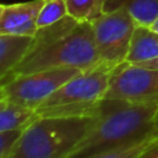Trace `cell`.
Here are the masks:
<instances>
[{
  "label": "cell",
  "instance_id": "1",
  "mask_svg": "<svg viewBox=\"0 0 158 158\" xmlns=\"http://www.w3.org/2000/svg\"><path fill=\"white\" fill-rule=\"evenodd\" d=\"M100 63L92 22L67 15L61 21L38 29L25 58L10 77L57 67L87 69Z\"/></svg>",
  "mask_w": 158,
  "mask_h": 158
},
{
  "label": "cell",
  "instance_id": "2",
  "mask_svg": "<svg viewBox=\"0 0 158 158\" xmlns=\"http://www.w3.org/2000/svg\"><path fill=\"white\" fill-rule=\"evenodd\" d=\"M157 111L158 101L103 98L96 123L69 158H85L146 139L158 129Z\"/></svg>",
  "mask_w": 158,
  "mask_h": 158
},
{
  "label": "cell",
  "instance_id": "3",
  "mask_svg": "<svg viewBox=\"0 0 158 158\" xmlns=\"http://www.w3.org/2000/svg\"><path fill=\"white\" fill-rule=\"evenodd\" d=\"M98 117H38L22 129L7 158H69Z\"/></svg>",
  "mask_w": 158,
  "mask_h": 158
},
{
  "label": "cell",
  "instance_id": "4",
  "mask_svg": "<svg viewBox=\"0 0 158 158\" xmlns=\"http://www.w3.org/2000/svg\"><path fill=\"white\" fill-rule=\"evenodd\" d=\"M114 69V65L103 61L83 69L56 90L39 108H52L53 114L60 117H98Z\"/></svg>",
  "mask_w": 158,
  "mask_h": 158
},
{
  "label": "cell",
  "instance_id": "5",
  "mask_svg": "<svg viewBox=\"0 0 158 158\" xmlns=\"http://www.w3.org/2000/svg\"><path fill=\"white\" fill-rule=\"evenodd\" d=\"M81 71L74 67H57L7 77L3 82V92L8 103L36 110Z\"/></svg>",
  "mask_w": 158,
  "mask_h": 158
},
{
  "label": "cell",
  "instance_id": "6",
  "mask_svg": "<svg viewBox=\"0 0 158 158\" xmlns=\"http://www.w3.org/2000/svg\"><path fill=\"white\" fill-rule=\"evenodd\" d=\"M98 58L114 67L125 63L137 24L123 8L106 11L92 21Z\"/></svg>",
  "mask_w": 158,
  "mask_h": 158
},
{
  "label": "cell",
  "instance_id": "7",
  "mask_svg": "<svg viewBox=\"0 0 158 158\" xmlns=\"http://www.w3.org/2000/svg\"><path fill=\"white\" fill-rule=\"evenodd\" d=\"M104 98L158 101V69L122 63L115 67Z\"/></svg>",
  "mask_w": 158,
  "mask_h": 158
},
{
  "label": "cell",
  "instance_id": "8",
  "mask_svg": "<svg viewBox=\"0 0 158 158\" xmlns=\"http://www.w3.org/2000/svg\"><path fill=\"white\" fill-rule=\"evenodd\" d=\"M43 0L6 6L0 17V35L33 36L38 32V15Z\"/></svg>",
  "mask_w": 158,
  "mask_h": 158
},
{
  "label": "cell",
  "instance_id": "9",
  "mask_svg": "<svg viewBox=\"0 0 158 158\" xmlns=\"http://www.w3.org/2000/svg\"><path fill=\"white\" fill-rule=\"evenodd\" d=\"M33 38L31 36L0 35V81L10 77L17 65L25 58Z\"/></svg>",
  "mask_w": 158,
  "mask_h": 158
},
{
  "label": "cell",
  "instance_id": "10",
  "mask_svg": "<svg viewBox=\"0 0 158 158\" xmlns=\"http://www.w3.org/2000/svg\"><path fill=\"white\" fill-rule=\"evenodd\" d=\"M158 58V32L150 27L137 25L132 36L126 63L140 64Z\"/></svg>",
  "mask_w": 158,
  "mask_h": 158
},
{
  "label": "cell",
  "instance_id": "11",
  "mask_svg": "<svg viewBox=\"0 0 158 158\" xmlns=\"http://www.w3.org/2000/svg\"><path fill=\"white\" fill-rule=\"evenodd\" d=\"M123 8L135 19L137 25L150 27L158 18V0H107L106 11Z\"/></svg>",
  "mask_w": 158,
  "mask_h": 158
},
{
  "label": "cell",
  "instance_id": "12",
  "mask_svg": "<svg viewBox=\"0 0 158 158\" xmlns=\"http://www.w3.org/2000/svg\"><path fill=\"white\" fill-rule=\"evenodd\" d=\"M38 118L35 108L6 103L0 107V133L22 131Z\"/></svg>",
  "mask_w": 158,
  "mask_h": 158
},
{
  "label": "cell",
  "instance_id": "13",
  "mask_svg": "<svg viewBox=\"0 0 158 158\" xmlns=\"http://www.w3.org/2000/svg\"><path fill=\"white\" fill-rule=\"evenodd\" d=\"M157 137H158V129L154 133H151L150 136H147L146 139L139 140L136 143L121 146V147L111 148V150L107 151H101V153L93 154V156L85 158H143L144 154L151 148V146L157 142Z\"/></svg>",
  "mask_w": 158,
  "mask_h": 158
},
{
  "label": "cell",
  "instance_id": "14",
  "mask_svg": "<svg viewBox=\"0 0 158 158\" xmlns=\"http://www.w3.org/2000/svg\"><path fill=\"white\" fill-rule=\"evenodd\" d=\"M107 0H65L68 14L78 21L92 22L104 13Z\"/></svg>",
  "mask_w": 158,
  "mask_h": 158
},
{
  "label": "cell",
  "instance_id": "15",
  "mask_svg": "<svg viewBox=\"0 0 158 158\" xmlns=\"http://www.w3.org/2000/svg\"><path fill=\"white\" fill-rule=\"evenodd\" d=\"M67 15L69 14L65 0H43V6L38 15V29L50 27Z\"/></svg>",
  "mask_w": 158,
  "mask_h": 158
},
{
  "label": "cell",
  "instance_id": "16",
  "mask_svg": "<svg viewBox=\"0 0 158 158\" xmlns=\"http://www.w3.org/2000/svg\"><path fill=\"white\" fill-rule=\"evenodd\" d=\"M22 131H13V132H6V133H0V158H7L10 154L11 148H13L14 143L19 137Z\"/></svg>",
  "mask_w": 158,
  "mask_h": 158
},
{
  "label": "cell",
  "instance_id": "17",
  "mask_svg": "<svg viewBox=\"0 0 158 158\" xmlns=\"http://www.w3.org/2000/svg\"><path fill=\"white\" fill-rule=\"evenodd\" d=\"M143 158H158V137H157V142L151 146V148L144 154Z\"/></svg>",
  "mask_w": 158,
  "mask_h": 158
},
{
  "label": "cell",
  "instance_id": "18",
  "mask_svg": "<svg viewBox=\"0 0 158 158\" xmlns=\"http://www.w3.org/2000/svg\"><path fill=\"white\" fill-rule=\"evenodd\" d=\"M137 65H143V67H148V68H156L158 69V58L156 60H151V61H146V63H140Z\"/></svg>",
  "mask_w": 158,
  "mask_h": 158
},
{
  "label": "cell",
  "instance_id": "19",
  "mask_svg": "<svg viewBox=\"0 0 158 158\" xmlns=\"http://www.w3.org/2000/svg\"><path fill=\"white\" fill-rule=\"evenodd\" d=\"M3 82H4V79H3V81H0V107L4 106V104L7 103L6 96H4V92H3Z\"/></svg>",
  "mask_w": 158,
  "mask_h": 158
},
{
  "label": "cell",
  "instance_id": "20",
  "mask_svg": "<svg viewBox=\"0 0 158 158\" xmlns=\"http://www.w3.org/2000/svg\"><path fill=\"white\" fill-rule=\"evenodd\" d=\"M150 28H151V29H153V31H156V32H158V18H157L156 21L153 22V24L150 25Z\"/></svg>",
  "mask_w": 158,
  "mask_h": 158
},
{
  "label": "cell",
  "instance_id": "21",
  "mask_svg": "<svg viewBox=\"0 0 158 158\" xmlns=\"http://www.w3.org/2000/svg\"><path fill=\"white\" fill-rule=\"evenodd\" d=\"M4 8H6L4 4H0V17H2V14H3V11H4Z\"/></svg>",
  "mask_w": 158,
  "mask_h": 158
},
{
  "label": "cell",
  "instance_id": "22",
  "mask_svg": "<svg viewBox=\"0 0 158 158\" xmlns=\"http://www.w3.org/2000/svg\"><path fill=\"white\" fill-rule=\"evenodd\" d=\"M156 123H157V128H158V111H157V115H156Z\"/></svg>",
  "mask_w": 158,
  "mask_h": 158
}]
</instances>
